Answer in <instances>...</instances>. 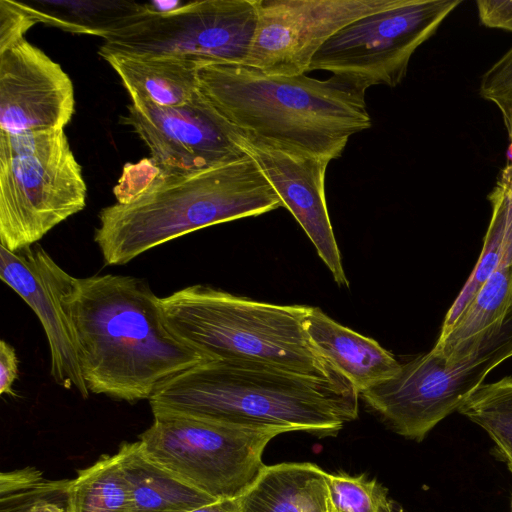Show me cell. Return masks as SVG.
I'll return each mask as SVG.
<instances>
[{"label":"cell","mask_w":512,"mask_h":512,"mask_svg":"<svg viewBox=\"0 0 512 512\" xmlns=\"http://www.w3.org/2000/svg\"><path fill=\"white\" fill-rule=\"evenodd\" d=\"M49 270L89 392L135 402L211 361L175 336L146 281L124 275L76 278L51 257Z\"/></svg>","instance_id":"6da1fadb"},{"label":"cell","mask_w":512,"mask_h":512,"mask_svg":"<svg viewBox=\"0 0 512 512\" xmlns=\"http://www.w3.org/2000/svg\"><path fill=\"white\" fill-rule=\"evenodd\" d=\"M198 92L241 134L330 162L371 127L365 90L332 76H270L243 64L201 65Z\"/></svg>","instance_id":"7a4b0ae2"},{"label":"cell","mask_w":512,"mask_h":512,"mask_svg":"<svg viewBox=\"0 0 512 512\" xmlns=\"http://www.w3.org/2000/svg\"><path fill=\"white\" fill-rule=\"evenodd\" d=\"M358 398L348 379L256 361L211 360L162 385L149 403L153 414L332 436L357 418Z\"/></svg>","instance_id":"3957f363"},{"label":"cell","mask_w":512,"mask_h":512,"mask_svg":"<svg viewBox=\"0 0 512 512\" xmlns=\"http://www.w3.org/2000/svg\"><path fill=\"white\" fill-rule=\"evenodd\" d=\"M283 206L256 161L244 157L200 172L165 175L126 205L103 208L94 241L106 265H123L148 250L211 225Z\"/></svg>","instance_id":"277c9868"},{"label":"cell","mask_w":512,"mask_h":512,"mask_svg":"<svg viewBox=\"0 0 512 512\" xmlns=\"http://www.w3.org/2000/svg\"><path fill=\"white\" fill-rule=\"evenodd\" d=\"M169 330L210 360H245L347 379L310 340L308 306L277 305L200 284L159 298Z\"/></svg>","instance_id":"5b68a950"},{"label":"cell","mask_w":512,"mask_h":512,"mask_svg":"<svg viewBox=\"0 0 512 512\" xmlns=\"http://www.w3.org/2000/svg\"><path fill=\"white\" fill-rule=\"evenodd\" d=\"M510 357L512 306L500 322L461 343L448 357L432 350L417 356L359 397L394 432L420 442Z\"/></svg>","instance_id":"8992f818"},{"label":"cell","mask_w":512,"mask_h":512,"mask_svg":"<svg viewBox=\"0 0 512 512\" xmlns=\"http://www.w3.org/2000/svg\"><path fill=\"white\" fill-rule=\"evenodd\" d=\"M87 186L64 130L0 132V242L28 249L86 206Z\"/></svg>","instance_id":"52a82bcc"},{"label":"cell","mask_w":512,"mask_h":512,"mask_svg":"<svg viewBox=\"0 0 512 512\" xmlns=\"http://www.w3.org/2000/svg\"><path fill=\"white\" fill-rule=\"evenodd\" d=\"M139 435L144 452L174 475L217 499L238 498L264 467L262 454L282 427H254L156 413Z\"/></svg>","instance_id":"ba28073f"},{"label":"cell","mask_w":512,"mask_h":512,"mask_svg":"<svg viewBox=\"0 0 512 512\" xmlns=\"http://www.w3.org/2000/svg\"><path fill=\"white\" fill-rule=\"evenodd\" d=\"M257 22V0L192 1L168 11H156L149 3L107 33L98 53L182 55L202 65L244 64Z\"/></svg>","instance_id":"9c48e42d"},{"label":"cell","mask_w":512,"mask_h":512,"mask_svg":"<svg viewBox=\"0 0 512 512\" xmlns=\"http://www.w3.org/2000/svg\"><path fill=\"white\" fill-rule=\"evenodd\" d=\"M461 3L398 0L337 31L316 52L308 72L329 71L365 91L374 85L395 87L405 78L416 49Z\"/></svg>","instance_id":"30bf717a"},{"label":"cell","mask_w":512,"mask_h":512,"mask_svg":"<svg viewBox=\"0 0 512 512\" xmlns=\"http://www.w3.org/2000/svg\"><path fill=\"white\" fill-rule=\"evenodd\" d=\"M398 0H257L258 22L243 65L270 76L308 72L321 46L351 22Z\"/></svg>","instance_id":"8fae6325"},{"label":"cell","mask_w":512,"mask_h":512,"mask_svg":"<svg viewBox=\"0 0 512 512\" xmlns=\"http://www.w3.org/2000/svg\"><path fill=\"white\" fill-rule=\"evenodd\" d=\"M120 122L131 127L165 175L200 172L244 157L237 130L199 94L189 103L162 107L131 99Z\"/></svg>","instance_id":"7c38bea8"},{"label":"cell","mask_w":512,"mask_h":512,"mask_svg":"<svg viewBox=\"0 0 512 512\" xmlns=\"http://www.w3.org/2000/svg\"><path fill=\"white\" fill-rule=\"evenodd\" d=\"M75 111L61 66L23 39L0 52V132L64 130Z\"/></svg>","instance_id":"4fadbf2b"},{"label":"cell","mask_w":512,"mask_h":512,"mask_svg":"<svg viewBox=\"0 0 512 512\" xmlns=\"http://www.w3.org/2000/svg\"><path fill=\"white\" fill-rule=\"evenodd\" d=\"M236 142L250 155L298 221L339 286H349L325 200L329 162L275 148L237 131Z\"/></svg>","instance_id":"5bb4252c"},{"label":"cell","mask_w":512,"mask_h":512,"mask_svg":"<svg viewBox=\"0 0 512 512\" xmlns=\"http://www.w3.org/2000/svg\"><path fill=\"white\" fill-rule=\"evenodd\" d=\"M50 257L41 247L15 253L0 245V278L40 320L49 345L53 380L88 398L90 392L81 373L73 336L51 278Z\"/></svg>","instance_id":"9a60e30c"},{"label":"cell","mask_w":512,"mask_h":512,"mask_svg":"<svg viewBox=\"0 0 512 512\" xmlns=\"http://www.w3.org/2000/svg\"><path fill=\"white\" fill-rule=\"evenodd\" d=\"M304 328L316 348L355 387L358 395L395 376L401 365L374 339L347 328L320 308L308 306Z\"/></svg>","instance_id":"2e32d148"},{"label":"cell","mask_w":512,"mask_h":512,"mask_svg":"<svg viewBox=\"0 0 512 512\" xmlns=\"http://www.w3.org/2000/svg\"><path fill=\"white\" fill-rule=\"evenodd\" d=\"M328 474L309 462L264 465L236 498L238 512H335Z\"/></svg>","instance_id":"e0dca14e"},{"label":"cell","mask_w":512,"mask_h":512,"mask_svg":"<svg viewBox=\"0 0 512 512\" xmlns=\"http://www.w3.org/2000/svg\"><path fill=\"white\" fill-rule=\"evenodd\" d=\"M120 77L131 99L162 107L182 106L198 94V60L182 55L102 56Z\"/></svg>","instance_id":"ac0fdd59"},{"label":"cell","mask_w":512,"mask_h":512,"mask_svg":"<svg viewBox=\"0 0 512 512\" xmlns=\"http://www.w3.org/2000/svg\"><path fill=\"white\" fill-rule=\"evenodd\" d=\"M129 487L133 512H170L218 501L152 460L139 441L116 453Z\"/></svg>","instance_id":"d6986e66"},{"label":"cell","mask_w":512,"mask_h":512,"mask_svg":"<svg viewBox=\"0 0 512 512\" xmlns=\"http://www.w3.org/2000/svg\"><path fill=\"white\" fill-rule=\"evenodd\" d=\"M512 306V205L503 258L459 315L448 334L431 349L448 357L461 343L500 322Z\"/></svg>","instance_id":"ffe728a7"},{"label":"cell","mask_w":512,"mask_h":512,"mask_svg":"<svg viewBox=\"0 0 512 512\" xmlns=\"http://www.w3.org/2000/svg\"><path fill=\"white\" fill-rule=\"evenodd\" d=\"M488 200L492 206V216L482 251L470 277L447 311L438 339L448 334L459 315L498 268L503 258L512 205V161L501 170Z\"/></svg>","instance_id":"44dd1931"},{"label":"cell","mask_w":512,"mask_h":512,"mask_svg":"<svg viewBox=\"0 0 512 512\" xmlns=\"http://www.w3.org/2000/svg\"><path fill=\"white\" fill-rule=\"evenodd\" d=\"M67 512H133L128 484L117 454L103 455L79 470L65 490Z\"/></svg>","instance_id":"7402d4cb"},{"label":"cell","mask_w":512,"mask_h":512,"mask_svg":"<svg viewBox=\"0 0 512 512\" xmlns=\"http://www.w3.org/2000/svg\"><path fill=\"white\" fill-rule=\"evenodd\" d=\"M44 7L31 11L37 22L71 33L104 37L129 18L142 11L145 4L127 1H63L40 2Z\"/></svg>","instance_id":"603a6c76"},{"label":"cell","mask_w":512,"mask_h":512,"mask_svg":"<svg viewBox=\"0 0 512 512\" xmlns=\"http://www.w3.org/2000/svg\"><path fill=\"white\" fill-rule=\"evenodd\" d=\"M458 412L481 427L512 473V376L483 383Z\"/></svg>","instance_id":"cb8c5ba5"},{"label":"cell","mask_w":512,"mask_h":512,"mask_svg":"<svg viewBox=\"0 0 512 512\" xmlns=\"http://www.w3.org/2000/svg\"><path fill=\"white\" fill-rule=\"evenodd\" d=\"M335 512H393L388 490L364 474H328Z\"/></svg>","instance_id":"d4e9b609"},{"label":"cell","mask_w":512,"mask_h":512,"mask_svg":"<svg viewBox=\"0 0 512 512\" xmlns=\"http://www.w3.org/2000/svg\"><path fill=\"white\" fill-rule=\"evenodd\" d=\"M479 93L499 108L512 147V47L482 75Z\"/></svg>","instance_id":"484cf974"},{"label":"cell","mask_w":512,"mask_h":512,"mask_svg":"<svg viewBox=\"0 0 512 512\" xmlns=\"http://www.w3.org/2000/svg\"><path fill=\"white\" fill-rule=\"evenodd\" d=\"M161 174V169L152 158H143L137 163H126L113 188L117 203L126 205L144 195Z\"/></svg>","instance_id":"4316f807"},{"label":"cell","mask_w":512,"mask_h":512,"mask_svg":"<svg viewBox=\"0 0 512 512\" xmlns=\"http://www.w3.org/2000/svg\"><path fill=\"white\" fill-rule=\"evenodd\" d=\"M28 4L13 0L0 1V52L25 39L26 32L35 25Z\"/></svg>","instance_id":"83f0119b"},{"label":"cell","mask_w":512,"mask_h":512,"mask_svg":"<svg viewBox=\"0 0 512 512\" xmlns=\"http://www.w3.org/2000/svg\"><path fill=\"white\" fill-rule=\"evenodd\" d=\"M476 6L483 26L512 33V1L478 0Z\"/></svg>","instance_id":"f1b7e54d"},{"label":"cell","mask_w":512,"mask_h":512,"mask_svg":"<svg viewBox=\"0 0 512 512\" xmlns=\"http://www.w3.org/2000/svg\"><path fill=\"white\" fill-rule=\"evenodd\" d=\"M18 376V357L13 346L0 341V393L15 395L12 385Z\"/></svg>","instance_id":"f546056e"},{"label":"cell","mask_w":512,"mask_h":512,"mask_svg":"<svg viewBox=\"0 0 512 512\" xmlns=\"http://www.w3.org/2000/svg\"><path fill=\"white\" fill-rule=\"evenodd\" d=\"M170 512H238L236 499L218 500L195 508L182 509Z\"/></svg>","instance_id":"4dcf8cb0"},{"label":"cell","mask_w":512,"mask_h":512,"mask_svg":"<svg viewBox=\"0 0 512 512\" xmlns=\"http://www.w3.org/2000/svg\"><path fill=\"white\" fill-rule=\"evenodd\" d=\"M30 512H67L58 503L48 499V497L38 499L30 509Z\"/></svg>","instance_id":"1f68e13d"},{"label":"cell","mask_w":512,"mask_h":512,"mask_svg":"<svg viewBox=\"0 0 512 512\" xmlns=\"http://www.w3.org/2000/svg\"><path fill=\"white\" fill-rule=\"evenodd\" d=\"M511 508H512V505H511Z\"/></svg>","instance_id":"d6a6232c"}]
</instances>
